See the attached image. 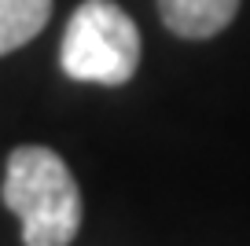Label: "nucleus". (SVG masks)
<instances>
[{
  "mask_svg": "<svg viewBox=\"0 0 250 246\" xmlns=\"http://www.w3.org/2000/svg\"><path fill=\"white\" fill-rule=\"evenodd\" d=\"M0 199L19 217L26 246H70L81 228L78 180L52 147H15L8 154Z\"/></svg>",
  "mask_w": 250,
  "mask_h": 246,
  "instance_id": "f257e3e1",
  "label": "nucleus"
},
{
  "mask_svg": "<svg viewBox=\"0 0 250 246\" xmlns=\"http://www.w3.org/2000/svg\"><path fill=\"white\" fill-rule=\"evenodd\" d=\"M140 30L133 15L114 0H85L78 4L62 30L59 66L70 81L118 88L133 81L140 66Z\"/></svg>",
  "mask_w": 250,
  "mask_h": 246,
  "instance_id": "f03ea898",
  "label": "nucleus"
},
{
  "mask_svg": "<svg viewBox=\"0 0 250 246\" xmlns=\"http://www.w3.org/2000/svg\"><path fill=\"white\" fill-rule=\"evenodd\" d=\"M239 11V0H158L166 30L184 41L217 37Z\"/></svg>",
  "mask_w": 250,
  "mask_h": 246,
  "instance_id": "7ed1b4c3",
  "label": "nucleus"
},
{
  "mask_svg": "<svg viewBox=\"0 0 250 246\" xmlns=\"http://www.w3.org/2000/svg\"><path fill=\"white\" fill-rule=\"evenodd\" d=\"M52 19V0H0V55L30 44Z\"/></svg>",
  "mask_w": 250,
  "mask_h": 246,
  "instance_id": "20e7f679",
  "label": "nucleus"
}]
</instances>
